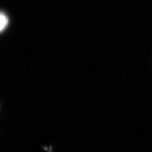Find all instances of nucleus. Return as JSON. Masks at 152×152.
Wrapping results in <instances>:
<instances>
[{
    "label": "nucleus",
    "mask_w": 152,
    "mask_h": 152,
    "mask_svg": "<svg viewBox=\"0 0 152 152\" xmlns=\"http://www.w3.org/2000/svg\"><path fill=\"white\" fill-rule=\"evenodd\" d=\"M9 23V18L4 12L0 11V32H4Z\"/></svg>",
    "instance_id": "f257e3e1"
}]
</instances>
